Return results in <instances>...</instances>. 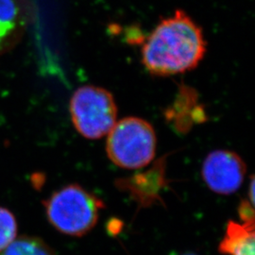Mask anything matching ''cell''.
Returning a JSON list of instances; mask_svg holds the SVG:
<instances>
[{
	"mask_svg": "<svg viewBox=\"0 0 255 255\" xmlns=\"http://www.w3.org/2000/svg\"><path fill=\"white\" fill-rule=\"evenodd\" d=\"M246 171V164L239 155L219 149L207 155L201 176L210 190L219 195H231L241 187Z\"/></svg>",
	"mask_w": 255,
	"mask_h": 255,
	"instance_id": "cell-5",
	"label": "cell"
},
{
	"mask_svg": "<svg viewBox=\"0 0 255 255\" xmlns=\"http://www.w3.org/2000/svg\"><path fill=\"white\" fill-rule=\"evenodd\" d=\"M219 251L222 255H255V224L229 221Z\"/></svg>",
	"mask_w": 255,
	"mask_h": 255,
	"instance_id": "cell-7",
	"label": "cell"
},
{
	"mask_svg": "<svg viewBox=\"0 0 255 255\" xmlns=\"http://www.w3.org/2000/svg\"><path fill=\"white\" fill-rule=\"evenodd\" d=\"M106 151L110 160L125 169H139L154 159V128L145 119L129 117L117 121L110 130Z\"/></svg>",
	"mask_w": 255,
	"mask_h": 255,
	"instance_id": "cell-3",
	"label": "cell"
},
{
	"mask_svg": "<svg viewBox=\"0 0 255 255\" xmlns=\"http://www.w3.org/2000/svg\"><path fill=\"white\" fill-rule=\"evenodd\" d=\"M17 222L13 214L0 207V253L16 238Z\"/></svg>",
	"mask_w": 255,
	"mask_h": 255,
	"instance_id": "cell-9",
	"label": "cell"
},
{
	"mask_svg": "<svg viewBox=\"0 0 255 255\" xmlns=\"http://www.w3.org/2000/svg\"><path fill=\"white\" fill-rule=\"evenodd\" d=\"M249 201L255 206V178L252 176L251 178V185H250V197Z\"/></svg>",
	"mask_w": 255,
	"mask_h": 255,
	"instance_id": "cell-11",
	"label": "cell"
},
{
	"mask_svg": "<svg viewBox=\"0 0 255 255\" xmlns=\"http://www.w3.org/2000/svg\"><path fill=\"white\" fill-rule=\"evenodd\" d=\"M28 24V10L21 0H0V57L21 41Z\"/></svg>",
	"mask_w": 255,
	"mask_h": 255,
	"instance_id": "cell-6",
	"label": "cell"
},
{
	"mask_svg": "<svg viewBox=\"0 0 255 255\" xmlns=\"http://www.w3.org/2000/svg\"><path fill=\"white\" fill-rule=\"evenodd\" d=\"M239 218L242 219L243 223L255 224V211L254 205L249 201V200L241 201L238 208Z\"/></svg>",
	"mask_w": 255,
	"mask_h": 255,
	"instance_id": "cell-10",
	"label": "cell"
},
{
	"mask_svg": "<svg viewBox=\"0 0 255 255\" xmlns=\"http://www.w3.org/2000/svg\"><path fill=\"white\" fill-rule=\"evenodd\" d=\"M74 127L87 139L107 136L118 121V106L108 90L83 85L74 92L69 103Z\"/></svg>",
	"mask_w": 255,
	"mask_h": 255,
	"instance_id": "cell-4",
	"label": "cell"
},
{
	"mask_svg": "<svg viewBox=\"0 0 255 255\" xmlns=\"http://www.w3.org/2000/svg\"><path fill=\"white\" fill-rule=\"evenodd\" d=\"M207 51L201 27L182 9L160 21L141 48V61L153 76L168 77L195 69Z\"/></svg>",
	"mask_w": 255,
	"mask_h": 255,
	"instance_id": "cell-1",
	"label": "cell"
},
{
	"mask_svg": "<svg viewBox=\"0 0 255 255\" xmlns=\"http://www.w3.org/2000/svg\"><path fill=\"white\" fill-rule=\"evenodd\" d=\"M194 255V254H191V253H187V254H183V255Z\"/></svg>",
	"mask_w": 255,
	"mask_h": 255,
	"instance_id": "cell-12",
	"label": "cell"
},
{
	"mask_svg": "<svg viewBox=\"0 0 255 255\" xmlns=\"http://www.w3.org/2000/svg\"><path fill=\"white\" fill-rule=\"evenodd\" d=\"M0 255H56L54 251L42 239L34 237L15 238Z\"/></svg>",
	"mask_w": 255,
	"mask_h": 255,
	"instance_id": "cell-8",
	"label": "cell"
},
{
	"mask_svg": "<svg viewBox=\"0 0 255 255\" xmlns=\"http://www.w3.org/2000/svg\"><path fill=\"white\" fill-rule=\"evenodd\" d=\"M46 218L60 233L82 237L97 225L105 204L79 184H68L54 192L45 202Z\"/></svg>",
	"mask_w": 255,
	"mask_h": 255,
	"instance_id": "cell-2",
	"label": "cell"
}]
</instances>
